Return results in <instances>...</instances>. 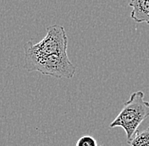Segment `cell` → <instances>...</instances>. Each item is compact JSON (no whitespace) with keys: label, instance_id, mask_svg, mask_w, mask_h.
Wrapping results in <instances>:
<instances>
[{"label":"cell","instance_id":"obj_3","mask_svg":"<svg viewBox=\"0 0 149 146\" xmlns=\"http://www.w3.org/2000/svg\"><path fill=\"white\" fill-rule=\"evenodd\" d=\"M68 38L64 26L53 25L47 28V35L37 43L29 41L24 46L25 55L48 56L52 54L67 53Z\"/></svg>","mask_w":149,"mask_h":146},{"label":"cell","instance_id":"obj_5","mask_svg":"<svg viewBox=\"0 0 149 146\" xmlns=\"http://www.w3.org/2000/svg\"><path fill=\"white\" fill-rule=\"evenodd\" d=\"M129 145L130 146H149V127L142 131H137Z\"/></svg>","mask_w":149,"mask_h":146},{"label":"cell","instance_id":"obj_1","mask_svg":"<svg viewBox=\"0 0 149 146\" xmlns=\"http://www.w3.org/2000/svg\"><path fill=\"white\" fill-rule=\"evenodd\" d=\"M149 117V101L144 100V93L136 91L130 95V99L125 101L123 107L109 125L111 128H122L126 134L127 143L138 131L142 122Z\"/></svg>","mask_w":149,"mask_h":146},{"label":"cell","instance_id":"obj_4","mask_svg":"<svg viewBox=\"0 0 149 146\" xmlns=\"http://www.w3.org/2000/svg\"><path fill=\"white\" fill-rule=\"evenodd\" d=\"M129 5L132 8L131 18L137 23L149 25V0H131Z\"/></svg>","mask_w":149,"mask_h":146},{"label":"cell","instance_id":"obj_6","mask_svg":"<svg viewBox=\"0 0 149 146\" xmlns=\"http://www.w3.org/2000/svg\"><path fill=\"white\" fill-rule=\"evenodd\" d=\"M75 146H98L97 140L92 136L85 135L81 137L76 142Z\"/></svg>","mask_w":149,"mask_h":146},{"label":"cell","instance_id":"obj_2","mask_svg":"<svg viewBox=\"0 0 149 146\" xmlns=\"http://www.w3.org/2000/svg\"><path fill=\"white\" fill-rule=\"evenodd\" d=\"M25 68L29 72H38L57 79H72L76 70L67 53L42 57L25 55Z\"/></svg>","mask_w":149,"mask_h":146}]
</instances>
